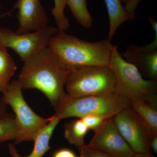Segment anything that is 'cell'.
<instances>
[{
	"label": "cell",
	"instance_id": "cell-1",
	"mask_svg": "<svg viewBox=\"0 0 157 157\" xmlns=\"http://www.w3.org/2000/svg\"><path fill=\"white\" fill-rule=\"evenodd\" d=\"M70 70L48 47L23 62L17 80L22 89L39 90L55 107L66 94Z\"/></svg>",
	"mask_w": 157,
	"mask_h": 157
},
{
	"label": "cell",
	"instance_id": "cell-2",
	"mask_svg": "<svg viewBox=\"0 0 157 157\" xmlns=\"http://www.w3.org/2000/svg\"><path fill=\"white\" fill-rule=\"evenodd\" d=\"M114 45L108 39L89 42L73 35L58 32L48 47L70 69L89 66H108Z\"/></svg>",
	"mask_w": 157,
	"mask_h": 157
},
{
	"label": "cell",
	"instance_id": "cell-3",
	"mask_svg": "<svg viewBox=\"0 0 157 157\" xmlns=\"http://www.w3.org/2000/svg\"><path fill=\"white\" fill-rule=\"evenodd\" d=\"M108 66L116 78V93L129 102L140 101L156 107V80L145 79L135 66L126 61L114 45Z\"/></svg>",
	"mask_w": 157,
	"mask_h": 157
},
{
	"label": "cell",
	"instance_id": "cell-4",
	"mask_svg": "<svg viewBox=\"0 0 157 157\" xmlns=\"http://www.w3.org/2000/svg\"><path fill=\"white\" fill-rule=\"evenodd\" d=\"M130 107L128 100L116 93L80 97H70L66 93L55 106L54 114L60 120L68 117L80 118L89 115L109 119Z\"/></svg>",
	"mask_w": 157,
	"mask_h": 157
},
{
	"label": "cell",
	"instance_id": "cell-5",
	"mask_svg": "<svg viewBox=\"0 0 157 157\" xmlns=\"http://www.w3.org/2000/svg\"><path fill=\"white\" fill-rule=\"evenodd\" d=\"M116 78L108 66H89L70 69L65 86L72 97L108 95L116 93Z\"/></svg>",
	"mask_w": 157,
	"mask_h": 157
},
{
	"label": "cell",
	"instance_id": "cell-6",
	"mask_svg": "<svg viewBox=\"0 0 157 157\" xmlns=\"http://www.w3.org/2000/svg\"><path fill=\"white\" fill-rule=\"evenodd\" d=\"M22 88L16 80L10 82L8 88L3 93V101L12 108L17 125V134L15 144L24 141H34L39 132L48 123L49 118L39 116L26 102Z\"/></svg>",
	"mask_w": 157,
	"mask_h": 157
},
{
	"label": "cell",
	"instance_id": "cell-7",
	"mask_svg": "<svg viewBox=\"0 0 157 157\" xmlns=\"http://www.w3.org/2000/svg\"><path fill=\"white\" fill-rule=\"evenodd\" d=\"M58 32L48 26L41 30L17 34L7 28H0V46L12 49L23 62L48 47L52 38Z\"/></svg>",
	"mask_w": 157,
	"mask_h": 157
},
{
	"label": "cell",
	"instance_id": "cell-8",
	"mask_svg": "<svg viewBox=\"0 0 157 157\" xmlns=\"http://www.w3.org/2000/svg\"><path fill=\"white\" fill-rule=\"evenodd\" d=\"M112 120L120 135L135 153H151L150 142L152 137L130 107L119 112Z\"/></svg>",
	"mask_w": 157,
	"mask_h": 157
},
{
	"label": "cell",
	"instance_id": "cell-9",
	"mask_svg": "<svg viewBox=\"0 0 157 157\" xmlns=\"http://www.w3.org/2000/svg\"><path fill=\"white\" fill-rule=\"evenodd\" d=\"M86 145L115 157H131L135 153L118 131L112 118L105 121Z\"/></svg>",
	"mask_w": 157,
	"mask_h": 157
},
{
	"label": "cell",
	"instance_id": "cell-10",
	"mask_svg": "<svg viewBox=\"0 0 157 157\" xmlns=\"http://www.w3.org/2000/svg\"><path fill=\"white\" fill-rule=\"evenodd\" d=\"M17 9L16 17L19 25L16 33L23 34L41 30L48 26V18L40 0H17L11 11L3 14L10 15Z\"/></svg>",
	"mask_w": 157,
	"mask_h": 157
},
{
	"label": "cell",
	"instance_id": "cell-11",
	"mask_svg": "<svg viewBox=\"0 0 157 157\" xmlns=\"http://www.w3.org/2000/svg\"><path fill=\"white\" fill-rule=\"evenodd\" d=\"M153 30L155 39L152 42L143 46L129 45L122 56L126 61L142 71L148 77V79L156 80L157 29Z\"/></svg>",
	"mask_w": 157,
	"mask_h": 157
},
{
	"label": "cell",
	"instance_id": "cell-12",
	"mask_svg": "<svg viewBox=\"0 0 157 157\" xmlns=\"http://www.w3.org/2000/svg\"><path fill=\"white\" fill-rule=\"evenodd\" d=\"M59 119L54 114L51 117L48 124L39 132L34 139L33 151L28 156H22L19 154L14 144L9 145V153L11 157H43L51 149L50 141Z\"/></svg>",
	"mask_w": 157,
	"mask_h": 157
},
{
	"label": "cell",
	"instance_id": "cell-13",
	"mask_svg": "<svg viewBox=\"0 0 157 157\" xmlns=\"http://www.w3.org/2000/svg\"><path fill=\"white\" fill-rule=\"evenodd\" d=\"M109 19L108 39L111 41L118 28L123 23L132 20L135 15L127 12L121 0H104Z\"/></svg>",
	"mask_w": 157,
	"mask_h": 157
},
{
	"label": "cell",
	"instance_id": "cell-14",
	"mask_svg": "<svg viewBox=\"0 0 157 157\" xmlns=\"http://www.w3.org/2000/svg\"><path fill=\"white\" fill-rule=\"evenodd\" d=\"M129 102L130 107L146 127L152 137L157 135L156 107L140 101Z\"/></svg>",
	"mask_w": 157,
	"mask_h": 157
},
{
	"label": "cell",
	"instance_id": "cell-15",
	"mask_svg": "<svg viewBox=\"0 0 157 157\" xmlns=\"http://www.w3.org/2000/svg\"><path fill=\"white\" fill-rule=\"evenodd\" d=\"M88 131L82 120L78 118L65 123L64 135L68 142L79 151L86 145L84 139Z\"/></svg>",
	"mask_w": 157,
	"mask_h": 157
},
{
	"label": "cell",
	"instance_id": "cell-16",
	"mask_svg": "<svg viewBox=\"0 0 157 157\" xmlns=\"http://www.w3.org/2000/svg\"><path fill=\"white\" fill-rule=\"evenodd\" d=\"M17 70V66L6 48L0 46V93L6 91Z\"/></svg>",
	"mask_w": 157,
	"mask_h": 157
},
{
	"label": "cell",
	"instance_id": "cell-17",
	"mask_svg": "<svg viewBox=\"0 0 157 157\" xmlns=\"http://www.w3.org/2000/svg\"><path fill=\"white\" fill-rule=\"evenodd\" d=\"M87 0H67L73 17L80 25L90 28L93 24V18L87 8Z\"/></svg>",
	"mask_w": 157,
	"mask_h": 157
},
{
	"label": "cell",
	"instance_id": "cell-18",
	"mask_svg": "<svg viewBox=\"0 0 157 157\" xmlns=\"http://www.w3.org/2000/svg\"><path fill=\"white\" fill-rule=\"evenodd\" d=\"M17 128L14 114L6 112L0 117V143L15 140Z\"/></svg>",
	"mask_w": 157,
	"mask_h": 157
},
{
	"label": "cell",
	"instance_id": "cell-19",
	"mask_svg": "<svg viewBox=\"0 0 157 157\" xmlns=\"http://www.w3.org/2000/svg\"><path fill=\"white\" fill-rule=\"evenodd\" d=\"M54 6L52 10L58 32H65L70 26V21L65 14L67 0H53Z\"/></svg>",
	"mask_w": 157,
	"mask_h": 157
},
{
	"label": "cell",
	"instance_id": "cell-20",
	"mask_svg": "<svg viewBox=\"0 0 157 157\" xmlns=\"http://www.w3.org/2000/svg\"><path fill=\"white\" fill-rule=\"evenodd\" d=\"M84 122L89 130L96 132L99 130L104 122L107 119L101 116L89 115L80 118Z\"/></svg>",
	"mask_w": 157,
	"mask_h": 157
},
{
	"label": "cell",
	"instance_id": "cell-21",
	"mask_svg": "<svg viewBox=\"0 0 157 157\" xmlns=\"http://www.w3.org/2000/svg\"><path fill=\"white\" fill-rule=\"evenodd\" d=\"M79 151L80 157H115L104 151L90 147L86 144Z\"/></svg>",
	"mask_w": 157,
	"mask_h": 157
},
{
	"label": "cell",
	"instance_id": "cell-22",
	"mask_svg": "<svg viewBox=\"0 0 157 157\" xmlns=\"http://www.w3.org/2000/svg\"><path fill=\"white\" fill-rule=\"evenodd\" d=\"M52 157H78L73 151L67 148H62L56 151Z\"/></svg>",
	"mask_w": 157,
	"mask_h": 157
},
{
	"label": "cell",
	"instance_id": "cell-23",
	"mask_svg": "<svg viewBox=\"0 0 157 157\" xmlns=\"http://www.w3.org/2000/svg\"><path fill=\"white\" fill-rule=\"evenodd\" d=\"M140 1L141 0H129L128 2L125 4V9L129 14L135 15V11Z\"/></svg>",
	"mask_w": 157,
	"mask_h": 157
},
{
	"label": "cell",
	"instance_id": "cell-24",
	"mask_svg": "<svg viewBox=\"0 0 157 157\" xmlns=\"http://www.w3.org/2000/svg\"><path fill=\"white\" fill-rule=\"evenodd\" d=\"M150 147L155 153L157 154V135L154 136L151 139Z\"/></svg>",
	"mask_w": 157,
	"mask_h": 157
},
{
	"label": "cell",
	"instance_id": "cell-25",
	"mask_svg": "<svg viewBox=\"0 0 157 157\" xmlns=\"http://www.w3.org/2000/svg\"><path fill=\"white\" fill-rule=\"evenodd\" d=\"M7 105L3 101L2 98H0V117L6 113Z\"/></svg>",
	"mask_w": 157,
	"mask_h": 157
},
{
	"label": "cell",
	"instance_id": "cell-26",
	"mask_svg": "<svg viewBox=\"0 0 157 157\" xmlns=\"http://www.w3.org/2000/svg\"><path fill=\"white\" fill-rule=\"evenodd\" d=\"M131 157H155L151 153H135Z\"/></svg>",
	"mask_w": 157,
	"mask_h": 157
},
{
	"label": "cell",
	"instance_id": "cell-27",
	"mask_svg": "<svg viewBox=\"0 0 157 157\" xmlns=\"http://www.w3.org/2000/svg\"><path fill=\"white\" fill-rule=\"evenodd\" d=\"M121 1H122V2H123L125 3H127L128 2V1H129V0H121Z\"/></svg>",
	"mask_w": 157,
	"mask_h": 157
},
{
	"label": "cell",
	"instance_id": "cell-28",
	"mask_svg": "<svg viewBox=\"0 0 157 157\" xmlns=\"http://www.w3.org/2000/svg\"><path fill=\"white\" fill-rule=\"evenodd\" d=\"M1 1V0H0ZM1 7H2V5H1V3H0V9H1Z\"/></svg>",
	"mask_w": 157,
	"mask_h": 157
}]
</instances>
